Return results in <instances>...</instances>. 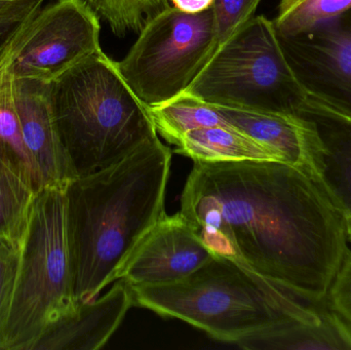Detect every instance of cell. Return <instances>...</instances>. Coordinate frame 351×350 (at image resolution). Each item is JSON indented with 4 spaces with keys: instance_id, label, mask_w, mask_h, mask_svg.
Listing matches in <instances>:
<instances>
[{
    "instance_id": "obj_17",
    "label": "cell",
    "mask_w": 351,
    "mask_h": 350,
    "mask_svg": "<svg viewBox=\"0 0 351 350\" xmlns=\"http://www.w3.org/2000/svg\"><path fill=\"white\" fill-rule=\"evenodd\" d=\"M37 193L30 175L0 153V238L22 244Z\"/></svg>"
},
{
    "instance_id": "obj_11",
    "label": "cell",
    "mask_w": 351,
    "mask_h": 350,
    "mask_svg": "<svg viewBox=\"0 0 351 350\" xmlns=\"http://www.w3.org/2000/svg\"><path fill=\"white\" fill-rule=\"evenodd\" d=\"M14 101L37 190L66 188L75 177L53 121L49 84L14 78Z\"/></svg>"
},
{
    "instance_id": "obj_20",
    "label": "cell",
    "mask_w": 351,
    "mask_h": 350,
    "mask_svg": "<svg viewBox=\"0 0 351 350\" xmlns=\"http://www.w3.org/2000/svg\"><path fill=\"white\" fill-rule=\"evenodd\" d=\"M117 36L139 33L162 10L170 0H84Z\"/></svg>"
},
{
    "instance_id": "obj_15",
    "label": "cell",
    "mask_w": 351,
    "mask_h": 350,
    "mask_svg": "<svg viewBox=\"0 0 351 350\" xmlns=\"http://www.w3.org/2000/svg\"><path fill=\"white\" fill-rule=\"evenodd\" d=\"M237 345L252 350H351V325L328 308L319 320L284 321Z\"/></svg>"
},
{
    "instance_id": "obj_22",
    "label": "cell",
    "mask_w": 351,
    "mask_h": 350,
    "mask_svg": "<svg viewBox=\"0 0 351 350\" xmlns=\"http://www.w3.org/2000/svg\"><path fill=\"white\" fill-rule=\"evenodd\" d=\"M21 249L22 244L0 238V345L16 287Z\"/></svg>"
},
{
    "instance_id": "obj_7",
    "label": "cell",
    "mask_w": 351,
    "mask_h": 350,
    "mask_svg": "<svg viewBox=\"0 0 351 350\" xmlns=\"http://www.w3.org/2000/svg\"><path fill=\"white\" fill-rule=\"evenodd\" d=\"M218 47L213 8L187 14L170 6L140 31L117 68L146 106H160L187 90Z\"/></svg>"
},
{
    "instance_id": "obj_8",
    "label": "cell",
    "mask_w": 351,
    "mask_h": 350,
    "mask_svg": "<svg viewBox=\"0 0 351 350\" xmlns=\"http://www.w3.org/2000/svg\"><path fill=\"white\" fill-rule=\"evenodd\" d=\"M100 18L84 0L41 6L16 47L10 68L16 79L49 84L101 51Z\"/></svg>"
},
{
    "instance_id": "obj_26",
    "label": "cell",
    "mask_w": 351,
    "mask_h": 350,
    "mask_svg": "<svg viewBox=\"0 0 351 350\" xmlns=\"http://www.w3.org/2000/svg\"><path fill=\"white\" fill-rule=\"evenodd\" d=\"M36 0H0V16L25 8Z\"/></svg>"
},
{
    "instance_id": "obj_6",
    "label": "cell",
    "mask_w": 351,
    "mask_h": 350,
    "mask_svg": "<svg viewBox=\"0 0 351 350\" xmlns=\"http://www.w3.org/2000/svg\"><path fill=\"white\" fill-rule=\"evenodd\" d=\"M182 94L212 106L292 115L307 99L274 21L264 16H253L219 45Z\"/></svg>"
},
{
    "instance_id": "obj_3",
    "label": "cell",
    "mask_w": 351,
    "mask_h": 350,
    "mask_svg": "<svg viewBox=\"0 0 351 350\" xmlns=\"http://www.w3.org/2000/svg\"><path fill=\"white\" fill-rule=\"evenodd\" d=\"M49 98L75 178L109 168L158 137L148 107L102 49L49 82Z\"/></svg>"
},
{
    "instance_id": "obj_4",
    "label": "cell",
    "mask_w": 351,
    "mask_h": 350,
    "mask_svg": "<svg viewBox=\"0 0 351 350\" xmlns=\"http://www.w3.org/2000/svg\"><path fill=\"white\" fill-rule=\"evenodd\" d=\"M132 289L135 305L183 321L213 338L235 345L284 321L319 320L329 308L305 301L219 256L179 281Z\"/></svg>"
},
{
    "instance_id": "obj_1",
    "label": "cell",
    "mask_w": 351,
    "mask_h": 350,
    "mask_svg": "<svg viewBox=\"0 0 351 350\" xmlns=\"http://www.w3.org/2000/svg\"><path fill=\"white\" fill-rule=\"evenodd\" d=\"M180 213L215 256L313 304L348 254L346 220L324 189L274 160L194 162Z\"/></svg>"
},
{
    "instance_id": "obj_2",
    "label": "cell",
    "mask_w": 351,
    "mask_h": 350,
    "mask_svg": "<svg viewBox=\"0 0 351 350\" xmlns=\"http://www.w3.org/2000/svg\"><path fill=\"white\" fill-rule=\"evenodd\" d=\"M172 152L160 138L66 188L68 232L78 303L98 298L165 212Z\"/></svg>"
},
{
    "instance_id": "obj_14",
    "label": "cell",
    "mask_w": 351,
    "mask_h": 350,
    "mask_svg": "<svg viewBox=\"0 0 351 350\" xmlns=\"http://www.w3.org/2000/svg\"><path fill=\"white\" fill-rule=\"evenodd\" d=\"M117 281L102 297L80 304L77 312L49 333L37 349H102L135 305L131 286L123 279Z\"/></svg>"
},
{
    "instance_id": "obj_23",
    "label": "cell",
    "mask_w": 351,
    "mask_h": 350,
    "mask_svg": "<svg viewBox=\"0 0 351 350\" xmlns=\"http://www.w3.org/2000/svg\"><path fill=\"white\" fill-rule=\"evenodd\" d=\"M260 2L261 0H214L213 10L219 45L253 18Z\"/></svg>"
},
{
    "instance_id": "obj_27",
    "label": "cell",
    "mask_w": 351,
    "mask_h": 350,
    "mask_svg": "<svg viewBox=\"0 0 351 350\" xmlns=\"http://www.w3.org/2000/svg\"><path fill=\"white\" fill-rule=\"evenodd\" d=\"M344 220H346V236H348V240L351 242V213L346 216Z\"/></svg>"
},
{
    "instance_id": "obj_18",
    "label": "cell",
    "mask_w": 351,
    "mask_h": 350,
    "mask_svg": "<svg viewBox=\"0 0 351 350\" xmlns=\"http://www.w3.org/2000/svg\"><path fill=\"white\" fill-rule=\"evenodd\" d=\"M148 112L158 134L174 145L194 129L230 125L214 106L185 94L160 106L148 107Z\"/></svg>"
},
{
    "instance_id": "obj_19",
    "label": "cell",
    "mask_w": 351,
    "mask_h": 350,
    "mask_svg": "<svg viewBox=\"0 0 351 350\" xmlns=\"http://www.w3.org/2000/svg\"><path fill=\"white\" fill-rule=\"evenodd\" d=\"M350 10L351 0H280L274 25L278 36H294Z\"/></svg>"
},
{
    "instance_id": "obj_9",
    "label": "cell",
    "mask_w": 351,
    "mask_h": 350,
    "mask_svg": "<svg viewBox=\"0 0 351 350\" xmlns=\"http://www.w3.org/2000/svg\"><path fill=\"white\" fill-rule=\"evenodd\" d=\"M278 37L307 95L351 117V14Z\"/></svg>"
},
{
    "instance_id": "obj_5",
    "label": "cell",
    "mask_w": 351,
    "mask_h": 350,
    "mask_svg": "<svg viewBox=\"0 0 351 350\" xmlns=\"http://www.w3.org/2000/svg\"><path fill=\"white\" fill-rule=\"evenodd\" d=\"M66 188L51 187L37 193L0 349H37L80 308L74 291Z\"/></svg>"
},
{
    "instance_id": "obj_13",
    "label": "cell",
    "mask_w": 351,
    "mask_h": 350,
    "mask_svg": "<svg viewBox=\"0 0 351 350\" xmlns=\"http://www.w3.org/2000/svg\"><path fill=\"white\" fill-rule=\"evenodd\" d=\"M298 115L313 123L321 144L319 186L346 217L351 213V117L308 95Z\"/></svg>"
},
{
    "instance_id": "obj_16",
    "label": "cell",
    "mask_w": 351,
    "mask_h": 350,
    "mask_svg": "<svg viewBox=\"0 0 351 350\" xmlns=\"http://www.w3.org/2000/svg\"><path fill=\"white\" fill-rule=\"evenodd\" d=\"M177 146V152L194 162H282L274 151L230 125L194 129L184 135Z\"/></svg>"
},
{
    "instance_id": "obj_25",
    "label": "cell",
    "mask_w": 351,
    "mask_h": 350,
    "mask_svg": "<svg viewBox=\"0 0 351 350\" xmlns=\"http://www.w3.org/2000/svg\"><path fill=\"white\" fill-rule=\"evenodd\" d=\"M173 6L187 14H198L213 8L214 0H170Z\"/></svg>"
},
{
    "instance_id": "obj_21",
    "label": "cell",
    "mask_w": 351,
    "mask_h": 350,
    "mask_svg": "<svg viewBox=\"0 0 351 350\" xmlns=\"http://www.w3.org/2000/svg\"><path fill=\"white\" fill-rule=\"evenodd\" d=\"M43 1L36 0L25 8L0 16V69L12 62L16 47Z\"/></svg>"
},
{
    "instance_id": "obj_24",
    "label": "cell",
    "mask_w": 351,
    "mask_h": 350,
    "mask_svg": "<svg viewBox=\"0 0 351 350\" xmlns=\"http://www.w3.org/2000/svg\"><path fill=\"white\" fill-rule=\"evenodd\" d=\"M328 303L351 325V251L342 261L328 291Z\"/></svg>"
},
{
    "instance_id": "obj_12",
    "label": "cell",
    "mask_w": 351,
    "mask_h": 350,
    "mask_svg": "<svg viewBox=\"0 0 351 350\" xmlns=\"http://www.w3.org/2000/svg\"><path fill=\"white\" fill-rule=\"evenodd\" d=\"M235 129L274 151L285 164L319 185L321 144L315 127L300 115L214 106Z\"/></svg>"
},
{
    "instance_id": "obj_10",
    "label": "cell",
    "mask_w": 351,
    "mask_h": 350,
    "mask_svg": "<svg viewBox=\"0 0 351 350\" xmlns=\"http://www.w3.org/2000/svg\"><path fill=\"white\" fill-rule=\"evenodd\" d=\"M214 257L181 213L166 214L135 247L117 279L131 287L173 283Z\"/></svg>"
}]
</instances>
